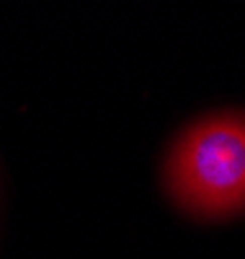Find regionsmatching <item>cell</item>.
<instances>
[{
    "label": "cell",
    "mask_w": 245,
    "mask_h": 259,
    "mask_svg": "<svg viewBox=\"0 0 245 259\" xmlns=\"http://www.w3.org/2000/svg\"><path fill=\"white\" fill-rule=\"evenodd\" d=\"M165 182L178 207L196 218L245 210V112H219L189 124L170 148Z\"/></svg>",
    "instance_id": "1"
}]
</instances>
